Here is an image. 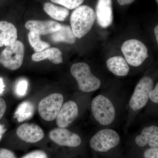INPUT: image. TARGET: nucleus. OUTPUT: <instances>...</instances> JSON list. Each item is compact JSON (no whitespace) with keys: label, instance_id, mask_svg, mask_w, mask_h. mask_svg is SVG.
I'll return each instance as SVG.
<instances>
[{"label":"nucleus","instance_id":"1","mask_svg":"<svg viewBox=\"0 0 158 158\" xmlns=\"http://www.w3.org/2000/svg\"><path fill=\"white\" fill-rule=\"evenodd\" d=\"M96 19L95 11L90 6L83 5L75 9L70 16L71 27L75 37L81 38L88 34Z\"/></svg>","mask_w":158,"mask_h":158},{"label":"nucleus","instance_id":"2","mask_svg":"<svg viewBox=\"0 0 158 158\" xmlns=\"http://www.w3.org/2000/svg\"><path fill=\"white\" fill-rule=\"evenodd\" d=\"M70 72L77 81L80 90L84 92H93L100 87V80L91 73L90 66L85 62L74 63Z\"/></svg>","mask_w":158,"mask_h":158},{"label":"nucleus","instance_id":"3","mask_svg":"<svg viewBox=\"0 0 158 158\" xmlns=\"http://www.w3.org/2000/svg\"><path fill=\"white\" fill-rule=\"evenodd\" d=\"M91 111L94 117L100 124L108 126L113 123L116 110L110 99L102 95L95 97L92 100Z\"/></svg>","mask_w":158,"mask_h":158},{"label":"nucleus","instance_id":"4","mask_svg":"<svg viewBox=\"0 0 158 158\" xmlns=\"http://www.w3.org/2000/svg\"><path fill=\"white\" fill-rule=\"evenodd\" d=\"M121 51L128 64L134 67L141 65L148 57L146 46L137 39L125 41L122 45Z\"/></svg>","mask_w":158,"mask_h":158},{"label":"nucleus","instance_id":"5","mask_svg":"<svg viewBox=\"0 0 158 158\" xmlns=\"http://www.w3.org/2000/svg\"><path fill=\"white\" fill-rule=\"evenodd\" d=\"M25 47L19 40L7 46L0 55V64L9 70H15L22 65Z\"/></svg>","mask_w":158,"mask_h":158},{"label":"nucleus","instance_id":"6","mask_svg":"<svg viewBox=\"0 0 158 158\" xmlns=\"http://www.w3.org/2000/svg\"><path fill=\"white\" fill-rule=\"evenodd\" d=\"M120 138L116 131L105 129L99 131L90 139L91 148L98 152H107L116 147L120 142Z\"/></svg>","mask_w":158,"mask_h":158},{"label":"nucleus","instance_id":"7","mask_svg":"<svg viewBox=\"0 0 158 158\" xmlns=\"http://www.w3.org/2000/svg\"><path fill=\"white\" fill-rule=\"evenodd\" d=\"M64 101L61 94L54 93L42 99L38 105V112L41 118L47 121L56 118Z\"/></svg>","mask_w":158,"mask_h":158},{"label":"nucleus","instance_id":"8","mask_svg":"<svg viewBox=\"0 0 158 158\" xmlns=\"http://www.w3.org/2000/svg\"><path fill=\"white\" fill-rule=\"evenodd\" d=\"M153 85V81L149 77H144L140 80L130 99L129 106L132 110L138 111L146 106Z\"/></svg>","mask_w":158,"mask_h":158},{"label":"nucleus","instance_id":"9","mask_svg":"<svg viewBox=\"0 0 158 158\" xmlns=\"http://www.w3.org/2000/svg\"><path fill=\"white\" fill-rule=\"evenodd\" d=\"M49 137L58 145L69 147H77L82 142L81 137L68 130L62 128L54 129L49 133Z\"/></svg>","mask_w":158,"mask_h":158},{"label":"nucleus","instance_id":"10","mask_svg":"<svg viewBox=\"0 0 158 158\" xmlns=\"http://www.w3.org/2000/svg\"><path fill=\"white\" fill-rule=\"evenodd\" d=\"M79 114V109L75 102L69 101L62 105L56 117L57 125L59 128L68 127L76 119Z\"/></svg>","mask_w":158,"mask_h":158},{"label":"nucleus","instance_id":"11","mask_svg":"<svg viewBox=\"0 0 158 158\" xmlns=\"http://www.w3.org/2000/svg\"><path fill=\"white\" fill-rule=\"evenodd\" d=\"M18 137L27 143H34L41 141L44 133L40 127L34 123H23L17 128Z\"/></svg>","mask_w":158,"mask_h":158},{"label":"nucleus","instance_id":"12","mask_svg":"<svg viewBox=\"0 0 158 158\" xmlns=\"http://www.w3.org/2000/svg\"><path fill=\"white\" fill-rule=\"evenodd\" d=\"M95 12L99 25L103 28L110 27L113 18L112 0H98Z\"/></svg>","mask_w":158,"mask_h":158},{"label":"nucleus","instance_id":"13","mask_svg":"<svg viewBox=\"0 0 158 158\" xmlns=\"http://www.w3.org/2000/svg\"><path fill=\"white\" fill-rule=\"evenodd\" d=\"M61 24L52 20H29L26 23V28L39 35L52 34L60 29Z\"/></svg>","mask_w":158,"mask_h":158},{"label":"nucleus","instance_id":"14","mask_svg":"<svg viewBox=\"0 0 158 158\" xmlns=\"http://www.w3.org/2000/svg\"><path fill=\"white\" fill-rule=\"evenodd\" d=\"M135 141L140 147H144L148 144L152 148H158V127L152 125L144 127L141 134L136 137Z\"/></svg>","mask_w":158,"mask_h":158},{"label":"nucleus","instance_id":"15","mask_svg":"<svg viewBox=\"0 0 158 158\" xmlns=\"http://www.w3.org/2000/svg\"><path fill=\"white\" fill-rule=\"evenodd\" d=\"M17 30L13 24L0 21V47L13 43L17 40Z\"/></svg>","mask_w":158,"mask_h":158},{"label":"nucleus","instance_id":"16","mask_svg":"<svg viewBox=\"0 0 158 158\" xmlns=\"http://www.w3.org/2000/svg\"><path fill=\"white\" fill-rule=\"evenodd\" d=\"M106 65L109 70L117 76H126L129 72V66L126 60L120 56L110 58L107 61Z\"/></svg>","mask_w":158,"mask_h":158},{"label":"nucleus","instance_id":"17","mask_svg":"<svg viewBox=\"0 0 158 158\" xmlns=\"http://www.w3.org/2000/svg\"><path fill=\"white\" fill-rule=\"evenodd\" d=\"M47 58L53 64H59L63 62L62 52L56 48H48L42 52L35 53L32 56V60L36 62Z\"/></svg>","mask_w":158,"mask_h":158},{"label":"nucleus","instance_id":"18","mask_svg":"<svg viewBox=\"0 0 158 158\" xmlns=\"http://www.w3.org/2000/svg\"><path fill=\"white\" fill-rule=\"evenodd\" d=\"M76 38L71 28L65 25H61L60 29L51 36V40L53 42H63L69 44L74 43Z\"/></svg>","mask_w":158,"mask_h":158},{"label":"nucleus","instance_id":"19","mask_svg":"<svg viewBox=\"0 0 158 158\" xmlns=\"http://www.w3.org/2000/svg\"><path fill=\"white\" fill-rule=\"evenodd\" d=\"M44 10L52 18L60 21L65 20L69 15L68 9L65 7L58 6L49 2L44 6Z\"/></svg>","mask_w":158,"mask_h":158},{"label":"nucleus","instance_id":"20","mask_svg":"<svg viewBox=\"0 0 158 158\" xmlns=\"http://www.w3.org/2000/svg\"><path fill=\"white\" fill-rule=\"evenodd\" d=\"M34 106L29 102H24L19 105L15 113V117L21 122L31 118L34 115Z\"/></svg>","mask_w":158,"mask_h":158},{"label":"nucleus","instance_id":"21","mask_svg":"<svg viewBox=\"0 0 158 158\" xmlns=\"http://www.w3.org/2000/svg\"><path fill=\"white\" fill-rule=\"evenodd\" d=\"M28 37L30 44L36 52L45 50L49 48L50 46L48 43L41 40L40 35L35 32L30 31L28 33Z\"/></svg>","mask_w":158,"mask_h":158},{"label":"nucleus","instance_id":"22","mask_svg":"<svg viewBox=\"0 0 158 158\" xmlns=\"http://www.w3.org/2000/svg\"><path fill=\"white\" fill-rule=\"evenodd\" d=\"M53 3L59 4L69 10L75 9L84 2V0H51Z\"/></svg>","mask_w":158,"mask_h":158},{"label":"nucleus","instance_id":"23","mask_svg":"<svg viewBox=\"0 0 158 158\" xmlns=\"http://www.w3.org/2000/svg\"><path fill=\"white\" fill-rule=\"evenodd\" d=\"M28 86V83L25 79L19 80L15 86V93L20 97L24 96L27 93Z\"/></svg>","mask_w":158,"mask_h":158},{"label":"nucleus","instance_id":"24","mask_svg":"<svg viewBox=\"0 0 158 158\" xmlns=\"http://www.w3.org/2000/svg\"><path fill=\"white\" fill-rule=\"evenodd\" d=\"M22 158H48V156L43 151L36 150L28 153Z\"/></svg>","mask_w":158,"mask_h":158},{"label":"nucleus","instance_id":"25","mask_svg":"<svg viewBox=\"0 0 158 158\" xmlns=\"http://www.w3.org/2000/svg\"><path fill=\"white\" fill-rule=\"evenodd\" d=\"M144 158H158V148H150L146 149L144 153Z\"/></svg>","mask_w":158,"mask_h":158},{"label":"nucleus","instance_id":"26","mask_svg":"<svg viewBox=\"0 0 158 158\" xmlns=\"http://www.w3.org/2000/svg\"><path fill=\"white\" fill-rule=\"evenodd\" d=\"M0 158H17L12 151L2 148L0 149Z\"/></svg>","mask_w":158,"mask_h":158},{"label":"nucleus","instance_id":"27","mask_svg":"<svg viewBox=\"0 0 158 158\" xmlns=\"http://www.w3.org/2000/svg\"><path fill=\"white\" fill-rule=\"evenodd\" d=\"M149 98L155 103H158V84H156L155 87L151 90L149 94Z\"/></svg>","mask_w":158,"mask_h":158},{"label":"nucleus","instance_id":"28","mask_svg":"<svg viewBox=\"0 0 158 158\" xmlns=\"http://www.w3.org/2000/svg\"><path fill=\"white\" fill-rule=\"evenodd\" d=\"M7 105L5 101L0 97V119L2 118L6 112Z\"/></svg>","mask_w":158,"mask_h":158},{"label":"nucleus","instance_id":"29","mask_svg":"<svg viewBox=\"0 0 158 158\" xmlns=\"http://www.w3.org/2000/svg\"><path fill=\"white\" fill-rule=\"evenodd\" d=\"M135 0H117V2L120 6L130 5L134 2Z\"/></svg>","mask_w":158,"mask_h":158},{"label":"nucleus","instance_id":"30","mask_svg":"<svg viewBox=\"0 0 158 158\" xmlns=\"http://www.w3.org/2000/svg\"><path fill=\"white\" fill-rule=\"evenodd\" d=\"M7 131L4 124H0V141L2 140L4 134Z\"/></svg>","mask_w":158,"mask_h":158},{"label":"nucleus","instance_id":"31","mask_svg":"<svg viewBox=\"0 0 158 158\" xmlns=\"http://www.w3.org/2000/svg\"><path fill=\"white\" fill-rule=\"evenodd\" d=\"M5 85H4L2 79L0 77V94H2L4 91V88Z\"/></svg>","mask_w":158,"mask_h":158},{"label":"nucleus","instance_id":"32","mask_svg":"<svg viewBox=\"0 0 158 158\" xmlns=\"http://www.w3.org/2000/svg\"><path fill=\"white\" fill-rule=\"evenodd\" d=\"M154 33L155 34L156 40L157 43H158V26L157 25L154 29Z\"/></svg>","mask_w":158,"mask_h":158},{"label":"nucleus","instance_id":"33","mask_svg":"<svg viewBox=\"0 0 158 158\" xmlns=\"http://www.w3.org/2000/svg\"><path fill=\"white\" fill-rule=\"evenodd\" d=\"M156 1L157 3H158V0H156Z\"/></svg>","mask_w":158,"mask_h":158}]
</instances>
